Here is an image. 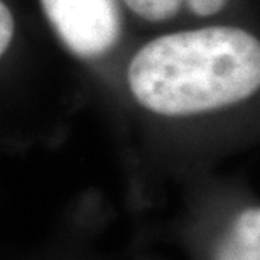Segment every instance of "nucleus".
I'll use <instances>...</instances> for the list:
<instances>
[{"label": "nucleus", "mask_w": 260, "mask_h": 260, "mask_svg": "<svg viewBox=\"0 0 260 260\" xmlns=\"http://www.w3.org/2000/svg\"><path fill=\"white\" fill-rule=\"evenodd\" d=\"M14 36V19L7 5L0 2V56L9 48L10 41Z\"/></svg>", "instance_id": "obj_5"}, {"label": "nucleus", "mask_w": 260, "mask_h": 260, "mask_svg": "<svg viewBox=\"0 0 260 260\" xmlns=\"http://www.w3.org/2000/svg\"><path fill=\"white\" fill-rule=\"evenodd\" d=\"M125 4L139 17L159 22L173 19L181 9L183 0H125Z\"/></svg>", "instance_id": "obj_4"}, {"label": "nucleus", "mask_w": 260, "mask_h": 260, "mask_svg": "<svg viewBox=\"0 0 260 260\" xmlns=\"http://www.w3.org/2000/svg\"><path fill=\"white\" fill-rule=\"evenodd\" d=\"M186 2H188L191 12L201 15V17H208V15L220 12L225 7L226 0H186Z\"/></svg>", "instance_id": "obj_6"}, {"label": "nucleus", "mask_w": 260, "mask_h": 260, "mask_svg": "<svg viewBox=\"0 0 260 260\" xmlns=\"http://www.w3.org/2000/svg\"><path fill=\"white\" fill-rule=\"evenodd\" d=\"M216 260H260V210L247 208L235 218Z\"/></svg>", "instance_id": "obj_3"}, {"label": "nucleus", "mask_w": 260, "mask_h": 260, "mask_svg": "<svg viewBox=\"0 0 260 260\" xmlns=\"http://www.w3.org/2000/svg\"><path fill=\"white\" fill-rule=\"evenodd\" d=\"M51 25L80 58H95L120 38L117 0H41Z\"/></svg>", "instance_id": "obj_2"}, {"label": "nucleus", "mask_w": 260, "mask_h": 260, "mask_svg": "<svg viewBox=\"0 0 260 260\" xmlns=\"http://www.w3.org/2000/svg\"><path fill=\"white\" fill-rule=\"evenodd\" d=\"M142 107L178 117L210 112L252 96L260 86V44L237 27H205L150 41L128 66Z\"/></svg>", "instance_id": "obj_1"}]
</instances>
